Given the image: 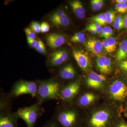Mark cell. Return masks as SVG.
Segmentation results:
<instances>
[{
  "instance_id": "obj_13",
  "label": "cell",
  "mask_w": 127,
  "mask_h": 127,
  "mask_svg": "<svg viewBox=\"0 0 127 127\" xmlns=\"http://www.w3.org/2000/svg\"><path fill=\"white\" fill-rule=\"evenodd\" d=\"M96 66L101 74L104 76L111 74L113 71L111 60L106 57L99 56L96 59Z\"/></svg>"
},
{
  "instance_id": "obj_12",
  "label": "cell",
  "mask_w": 127,
  "mask_h": 127,
  "mask_svg": "<svg viewBox=\"0 0 127 127\" xmlns=\"http://www.w3.org/2000/svg\"><path fill=\"white\" fill-rule=\"evenodd\" d=\"M68 58V54L65 51L57 50L50 55L48 60L47 66L51 68L57 67L67 61Z\"/></svg>"
},
{
  "instance_id": "obj_34",
  "label": "cell",
  "mask_w": 127,
  "mask_h": 127,
  "mask_svg": "<svg viewBox=\"0 0 127 127\" xmlns=\"http://www.w3.org/2000/svg\"><path fill=\"white\" fill-rule=\"evenodd\" d=\"M50 30V26L46 22H43L41 25V32L42 33H45L49 31Z\"/></svg>"
},
{
  "instance_id": "obj_7",
  "label": "cell",
  "mask_w": 127,
  "mask_h": 127,
  "mask_svg": "<svg viewBox=\"0 0 127 127\" xmlns=\"http://www.w3.org/2000/svg\"><path fill=\"white\" fill-rule=\"evenodd\" d=\"M82 87L81 82L78 79L64 84L60 92L59 101L62 103L72 104L81 91Z\"/></svg>"
},
{
  "instance_id": "obj_1",
  "label": "cell",
  "mask_w": 127,
  "mask_h": 127,
  "mask_svg": "<svg viewBox=\"0 0 127 127\" xmlns=\"http://www.w3.org/2000/svg\"><path fill=\"white\" fill-rule=\"evenodd\" d=\"M120 116L118 109L103 103L92 108L84 115L82 127H112Z\"/></svg>"
},
{
  "instance_id": "obj_42",
  "label": "cell",
  "mask_w": 127,
  "mask_h": 127,
  "mask_svg": "<svg viewBox=\"0 0 127 127\" xmlns=\"http://www.w3.org/2000/svg\"><path fill=\"white\" fill-rule=\"evenodd\" d=\"M127 109V102H126V104H125V109H124V111L126 109Z\"/></svg>"
},
{
  "instance_id": "obj_24",
  "label": "cell",
  "mask_w": 127,
  "mask_h": 127,
  "mask_svg": "<svg viewBox=\"0 0 127 127\" xmlns=\"http://www.w3.org/2000/svg\"><path fill=\"white\" fill-rule=\"evenodd\" d=\"M113 27L117 30H121L124 27L123 18L121 16L116 17L114 21Z\"/></svg>"
},
{
  "instance_id": "obj_9",
  "label": "cell",
  "mask_w": 127,
  "mask_h": 127,
  "mask_svg": "<svg viewBox=\"0 0 127 127\" xmlns=\"http://www.w3.org/2000/svg\"><path fill=\"white\" fill-rule=\"evenodd\" d=\"M106 81V76L98 74L94 71L89 73L85 79V83L87 86L100 92H105L107 86Z\"/></svg>"
},
{
  "instance_id": "obj_11",
  "label": "cell",
  "mask_w": 127,
  "mask_h": 127,
  "mask_svg": "<svg viewBox=\"0 0 127 127\" xmlns=\"http://www.w3.org/2000/svg\"><path fill=\"white\" fill-rule=\"evenodd\" d=\"M49 20L52 25L57 27H66L70 24L68 16L62 9H58L50 15Z\"/></svg>"
},
{
  "instance_id": "obj_22",
  "label": "cell",
  "mask_w": 127,
  "mask_h": 127,
  "mask_svg": "<svg viewBox=\"0 0 127 127\" xmlns=\"http://www.w3.org/2000/svg\"><path fill=\"white\" fill-rule=\"evenodd\" d=\"M85 40V35L81 32L75 33L70 39L71 42L74 43H83Z\"/></svg>"
},
{
  "instance_id": "obj_40",
  "label": "cell",
  "mask_w": 127,
  "mask_h": 127,
  "mask_svg": "<svg viewBox=\"0 0 127 127\" xmlns=\"http://www.w3.org/2000/svg\"><path fill=\"white\" fill-rule=\"evenodd\" d=\"M116 1L117 3H123V4L127 3V0H117Z\"/></svg>"
},
{
  "instance_id": "obj_37",
  "label": "cell",
  "mask_w": 127,
  "mask_h": 127,
  "mask_svg": "<svg viewBox=\"0 0 127 127\" xmlns=\"http://www.w3.org/2000/svg\"><path fill=\"white\" fill-rule=\"evenodd\" d=\"M88 28L93 29V30H95L96 33H101L102 32V31L103 29V28L101 27H100L98 28H94L91 27L89 26Z\"/></svg>"
},
{
  "instance_id": "obj_6",
  "label": "cell",
  "mask_w": 127,
  "mask_h": 127,
  "mask_svg": "<svg viewBox=\"0 0 127 127\" xmlns=\"http://www.w3.org/2000/svg\"><path fill=\"white\" fill-rule=\"evenodd\" d=\"M37 91L36 81L20 79L14 83L10 92L7 94L10 99L16 98L23 95H31L32 98L36 97Z\"/></svg>"
},
{
  "instance_id": "obj_28",
  "label": "cell",
  "mask_w": 127,
  "mask_h": 127,
  "mask_svg": "<svg viewBox=\"0 0 127 127\" xmlns=\"http://www.w3.org/2000/svg\"><path fill=\"white\" fill-rule=\"evenodd\" d=\"M35 49L37 52L42 54H45L46 53L45 46L42 41L40 40H38L37 41Z\"/></svg>"
},
{
  "instance_id": "obj_33",
  "label": "cell",
  "mask_w": 127,
  "mask_h": 127,
  "mask_svg": "<svg viewBox=\"0 0 127 127\" xmlns=\"http://www.w3.org/2000/svg\"><path fill=\"white\" fill-rule=\"evenodd\" d=\"M43 127H61L54 120L52 119L49 120L44 125Z\"/></svg>"
},
{
  "instance_id": "obj_20",
  "label": "cell",
  "mask_w": 127,
  "mask_h": 127,
  "mask_svg": "<svg viewBox=\"0 0 127 127\" xmlns=\"http://www.w3.org/2000/svg\"><path fill=\"white\" fill-rule=\"evenodd\" d=\"M103 46L106 52L108 53L114 52L117 48L116 39L112 37L106 39L103 42Z\"/></svg>"
},
{
  "instance_id": "obj_38",
  "label": "cell",
  "mask_w": 127,
  "mask_h": 127,
  "mask_svg": "<svg viewBox=\"0 0 127 127\" xmlns=\"http://www.w3.org/2000/svg\"><path fill=\"white\" fill-rule=\"evenodd\" d=\"M89 26H91V27L94 28H98L101 27V25L98 23H91L89 25Z\"/></svg>"
},
{
  "instance_id": "obj_36",
  "label": "cell",
  "mask_w": 127,
  "mask_h": 127,
  "mask_svg": "<svg viewBox=\"0 0 127 127\" xmlns=\"http://www.w3.org/2000/svg\"><path fill=\"white\" fill-rule=\"evenodd\" d=\"M27 41L28 43L32 47L35 48L37 43V41L35 39H32L30 37H27Z\"/></svg>"
},
{
  "instance_id": "obj_15",
  "label": "cell",
  "mask_w": 127,
  "mask_h": 127,
  "mask_svg": "<svg viewBox=\"0 0 127 127\" xmlns=\"http://www.w3.org/2000/svg\"><path fill=\"white\" fill-rule=\"evenodd\" d=\"M73 55L78 65L82 70L86 71L89 70L91 66V62L86 53L75 49L73 51Z\"/></svg>"
},
{
  "instance_id": "obj_10",
  "label": "cell",
  "mask_w": 127,
  "mask_h": 127,
  "mask_svg": "<svg viewBox=\"0 0 127 127\" xmlns=\"http://www.w3.org/2000/svg\"><path fill=\"white\" fill-rule=\"evenodd\" d=\"M18 118L16 112L11 109L0 110V127H18Z\"/></svg>"
},
{
  "instance_id": "obj_23",
  "label": "cell",
  "mask_w": 127,
  "mask_h": 127,
  "mask_svg": "<svg viewBox=\"0 0 127 127\" xmlns=\"http://www.w3.org/2000/svg\"><path fill=\"white\" fill-rule=\"evenodd\" d=\"M93 20L95 23H98L101 26L105 25L107 23L106 13H102L94 17Z\"/></svg>"
},
{
  "instance_id": "obj_30",
  "label": "cell",
  "mask_w": 127,
  "mask_h": 127,
  "mask_svg": "<svg viewBox=\"0 0 127 127\" xmlns=\"http://www.w3.org/2000/svg\"><path fill=\"white\" fill-rule=\"evenodd\" d=\"M116 8L117 11L120 13H125L127 12V3H117Z\"/></svg>"
},
{
  "instance_id": "obj_19",
  "label": "cell",
  "mask_w": 127,
  "mask_h": 127,
  "mask_svg": "<svg viewBox=\"0 0 127 127\" xmlns=\"http://www.w3.org/2000/svg\"><path fill=\"white\" fill-rule=\"evenodd\" d=\"M127 59V39L123 40L119 45L116 55V60L118 62Z\"/></svg>"
},
{
  "instance_id": "obj_27",
  "label": "cell",
  "mask_w": 127,
  "mask_h": 127,
  "mask_svg": "<svg viewBox=\"0 0 127 127\" xmlns=\"http://www.w3.org/2000/svg\"><path fill=\"white\" fill-rule=\"evenodd\" d=\"M107 23L111 24L114 21L116 17V14L113 10H109L106 13Z\"/></svg>"
},
{
  "instance_id": "obj_25",
  "label": "cell",
  "mask_w": 127,
  "mask_h": 127,
  "mask_svg": "<svg viewBox=\"0 0 127 127\" xmlns=\"http://www.w3.org/2000/svg\"><path fill=\"white\" fill-rule=\"evenodd\" d=\"M104 1L102 0H92L91 5L94 11H97L100 10L103 5Z\"/></svg>"
},
{
  "instance_id": "obj_5",
  "label": "cell",
  "mask_w": 127,
  "mask_h": 127,
  "mask_svg": "<svg viewBox=\"0 0 127 127\" xmlns=\"http://www.w3.org/2000/svg\"><path fill=\"white\" fill-rule=\"evenodd\" d=\"M39 102L29 106L23 107L16 112L19 118L22 119L27 127H34L37 121L45 112Z\"/></svg>"
},
{
  "instance_id": "obj_14",
  "label": "cell",
  "mask_w": 127,
  "mask_h": 127,
  "mask_svg": "<svg viewBox=\"0 0 127 127\" xmlns=\"http://www.w3.org/2000/svg\"><path fill=\"white\" fill-rule=\"evenodd\" d=\"M76 76V72L75 67L70 64L60 68L58 71V76L60 79L59 81L61 82V80L72 81L75 80L74 79Z\"/></svg>"
},
{
  "instance_id": "obj_31",
  "label": "cell",
  "mask_w": 127,
  "mask_h": 127,
  "mask_svg": "<svg viewBox=\"0 0 127 127\" xmlns=\"http://www.w3.org/2000/svg\"><path fill=\"white\" fill-rule=\"evenodd\" d=\"M119 68L124 75H127V59L118 62Z\"/></svg>"
},
{
  "instance_id": "obj_3",
  "label": "cell",
  "mask_w": 127,
  "mask_h": 127,
  "mask_svg": "<svg viewBox=\"0 0 127 127\" xmlns=\"http://www.w3.org/2000/svg\"><path fill=\"white\" fill-rule=\"evenodd\" d=\"M105 92L107 103L120 113L124 111L127 101V79H114L107 85Z\"/></svg>"
},
{
  "instance_id": "obj_4",
  "label": "cell",
  "mask_w": 127,
  "mask_h": 127,
  "mask_svg": "<svg viewBox=\"0 0 127 127\" xmlns=\"http://www.w3.org/2000/svg\"><path fill=\"white\" fill-rule=\"evenodd\" d=\"M37 102L43 103L52 100L59 101L60 93L64 84L56 78L37 80Z\"/></svg>"
},
{
  "instance_id": "obj_18",
  "label": "cell",
  "mask_w": 127,
  "mask_h": 127,
  "mask_svg": "<svg viewBox=\"0 0 127 127\" xmlns=\"http://www.w3.org/2000/svg\"><path fill=\"white\" fill-rule=\"evenodd\" d=\"M70 4L78 18L82 19L85 17L86 11L81 1L78 0L71 1L70 2Z\"/></svg>"
},
{
  "instance_id": "obj_29",
  "label": "cell",
  "mask_w": 127,
  "mask_h": 127,
  "mask_svg": "<svg viewBox=\"0 0 127 127\" xmlns=\"http://www.w3.org/2000/svg\"><path fill=\"white\" fill-rule=\"evenodd\" d=\"M112 127H127V122L120 116Z\"/></svg>"
},
{
  "instance_id": "obj_21",
  "label": "cell",
  "mask_w": 127,
  "mask_h": 127,
  "mask_svg": "<svg viewBox=\"0 0 127 127\" xmlns=\"http://www.w3.org/2000/svg\"><path fill=\"white\" fill-rule=\"evenodd\" d=\"M0 98V110L11 109V99L8 97L7 94L3 93L1 89Z\"/></svg>"
},
{
  "instance_id": "obj_35",
  "label": "cell",
  "mask_w": 127,
  "mask_h": 127,
  "mask_svg": "<svg viewBox=\"0 0 127 127\" xmlns=\"http://www.w3.org/2000/svg\"><path fill=\"white\" fill-rule=\"evenodd\" d=\"M25 33L26 34L27 37L32 39H35L36 37L35 32L29 28H26L25 30Z\"/></svg>"
},
{
  "instance_id": "obj_41",
  "label": "cell",
  "mask_w": 127,
  "mask_h": 127,
  "mask_svg": "<svg viewBox=\"0 0 127 127\" xmlns=\"http://www.w3.org/2000/svg\"><path fill=\"white\" fill-rule=\"evenodd\" d=\"M124 112L125 116L127 117V109L125 110V111H124Z\"/></svg>"
},
{
  "instance_id": "obj_2",
  "label": "cell",
  "mask_w": 127,
  "mask_h": 127,
  "mask_svg": "<svg viewBox=\"0 0 127 127\" xmlns=\"http://www.w3.org/2000/svg\"><path fill=\"white\" fill-rule=\"evenodd\" d=\"M73 104L62 103L56 108L52 119L61 127H82L84 115Z\"/></svg>"
},
{
  "instance_id": "obj_26",
  "label": "cell",
  "mask_w": 127,
  "mask_h": 127,
  "mask_svg": "<svg viewBox=\"0 0 127 127\" xmlns=\"http://www.w3.org/2000/svg\"><path fill=\"white\" fill-rule=\"evenodd\" d=\"M113 32L112 29L108 26H105L103 29L100 35L101 37H104L106 39L111 37Z\"/></svg>"
},
{
  "instance_id": "obj_8",
  "label": "cell",
  "mask_w": 127,
  "mask_h": 127,
  "mask_svg": "<svg viewBox=\"0 0 127 127\" xmlns=\"http://www.w3.org/2000/svg\"><path fill=\"white\" fill-rule=\"evenodd\" d=\"M100 97L97 93L92 91H81L72 104L81 109L89 108L99 100Z\"/></svg>"
},
{
  "instance_id": "obj_17",
  "label": "cell",
  "mask_w": 127,
  "mask_h": 127,
  "mask_svg": "<svg viewBox=\"0 0 127 127\" xmlns=\"http://www.w3.org/2000/svg\"><path fill=\"white\" fill-rule=\"evenodd\" d=\"M86 47L89 51L95 55H98L102 50L103 42L96 39H90L87 42Z\"/></svg>"
},
{
  "instance_id": "obj_32",
  "label": "cell",
  "mask_w": 127,
  "mask_h": 127,
  "mask_svg": "<svg viewBox=\"0 0 127 127\" xmlns=\"http://www.w3.org/2000/svg\"><path fill=\"white\" fill-rule=\"evenodd\" d=\"M30 27L35 33H39L41 32V25L37 22H32L30 25Z\"/></svg>"
},
{
  "instance_id": "obj_39",
  "label": "cell",
  "mask_w": 127,
  "mask_h": 127,
  "mask_svg": "<svg viewBox=\"0 0 127 127\" xmlns=\"http://www.w3.org/2000/svg\"><path fill=\"white\" fill-rule=\"evenodd\" d=\"M124 22V27L127 29V13L125 14L123 17Z\"/></svg>"
},
{
  "instance_id": "obj_16",
  "label": "cell",
  "mask_w": 127,
  "mask_h": 127,
  "mask_svg": "<svg viewBox=\"0 0 127 127\" xmlns=\"http://www.w3.org/2000/svg\"><path fill=\"white\" fill-rule=\"evenodd\" d=\"M46 39L48 45L53 49L61 46L66 41L65 36L59 33H51L47 35Z\"/></svg>"
}]
</instances>
